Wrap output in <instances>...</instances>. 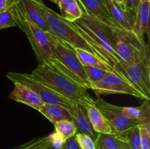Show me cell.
I'll list each match as a JSON object with an SVG mask.
<instances>
[{
  "label": "cell",
  "mask_w": 150,
  "mask_h": 149,
  "mask_svg": "<svg viewBox=\"0 0 150 149\" xmlns=\"http://www.w3.org/2000/svg\"><path fill=\"white\" fill-rule=\"evenodd\" d=\"M146 1H150V0H140V3L146 2Z\"/></svg>",
  "instance_id": "37"
},
{
  "label": "cell",
  "mask_w": 150,
  "mask_h": 149,
  "mask_svg": "<svg viewBox=\"0 0 150 149\" xmlns=\"http://www.w3.org/2000/svg\"><path fill=\"white\" fill-rule=\"evenodd\" d=\"M53 124L55 128L56 132L59 134L63 137L64 141L70 137H74L77 133V129L72 120H62Z\"/></svg>",
  "instance_id": "23"
},
{
  "label": "cell",
  "mask_w": 150,
  "mask_h": 149,
  "mask_svg": "<svg viewBox=\"0 0 150 149\" xmlns=\"http://www.w3.org/2000/svg\"><path fill=\"white\" fill-rule=\"evenodd\" d=\"M122 112L128 119L139 124H150L149 100H144L139 107H122Z\"/></svg>",
  "instance_id": "16"
},
{
  "label": "cell",
  "mask_w": 150,
  "mask_h": 149,
  "mask_svg": "<svg viewBox=\"0 0 150 149\" xmlns=\"http://www.w3.org/2000/svg\"><path fill=\"white\" fill-rule=\"evenodd\" d=\"M75 137L81 149H97L95 140L87 134L77 132Z\"/></svg>",
  "instance_id": "27"
},
{
  "label": "cell",
  "mask_w": 150,
  "mask_h": 149,
  "mask_svg": "<svg viewBox=\"0 0 150 149\" xmlns=\"http://www.w3.org/2000/svg\"><path fill=\"white\" fill-rule=\"evenodd\" d=\"M30 75L71 102L86 107L95 105V99L88 93L87 89L45 64H39Z\"/></svg>",
  "instance_id": "2"
},
{
  "label": "cell",
  "mask_w": 150,
  "mask_h": 149,
  "mask_svg": "<svg viewBox=\"0 0 150 149\" xmlns=\"http://www.w3.org/2000/svg\"><path fill=\"white\" fill-rule=\"evenodd\" d=\"M83 12L100 20H112L103 0H77ZM113 21V20H112Z\"/></svg>",
  "instance_id": "17"
},
{
  "label": "cell",
  "mask_w": 150,
  "mask_h": 149,
  "mask_svg": "<svg viewBox=\"0 0 150 149\" xmlns=\"http://www.w3.org/2000/svg\"><path fill=\"white\" fill-rule=\"evenodd\" d=\"M39 112L52 124L62 120H72L71 113L66 108L60 105L43 104Z\"/></svg>",
  "instance_id": "21"
},
{
  "label": "cell",
  "mask_w": 150,
  "mask_h": 149,
  "mask_svg": "<svg viewBox=\"0 0 150 149\" xmlns=\"http://www.w3.org/2000/svg\"><path fill=\"white\" fill-rule=\"evenodd\" d=\"M88 115L92 128L98 134H113V130L105 117L95 106L87 107Z\"/></svg>",
  "instance_id": "20"
},
{
  "label": "cell",
  "mask_w": 150,
  "mask_h": 149,
  "mask_svg": "<svg viewBox=\"0 0 150 149\" xmlns=\"http://www.w3.org/2000/svg\"><path fill=\"white\" fill-rule=\"evenodd\" d=\"M50 1H52V2L54 3V4H57V5H58V4H59L60 1H62V0H50Z\"/></svg>",
  "instance_id": "36"
},
{
  "label": "cell",
  "mask_w": 150,
  "mask_h": 149,
  "mask_svg": "<svg viewBox=\"0 0 150 149\" xmlns=\"http://www.w3.org/2000/svg\"><path fill=\"white\" fill-rule=\"evenodd\" d=\"M51 145L48 136L47 137H41L40 140L38 141L36 144L32 145V147L29 148L28 149H47L49 146Z\"/></svg>",
  "instance_id": "30"
},
{
  "label": "cell",
  "mask_w": 150,
  "mask_h": 149,
  "mask_svg": "<svg viewBox=\"0 0 150 149\" xmlns=\"http://www.w3.org/2000/svg\"><path fill=\"white\" fill-rule=\"evenodd\" d=\"M96 147H97V149H105V148H104L100 147V146H98V145H96Z\"/></svg>",
  "instance_id": "38"
},
{
  "label": "cell",
  "mask_w": 150,
  "mask_h": 149,
  "mask_svg": "<svg viewBox=\"0 0 150 149\" xmlns=\"http://www.w3.org/2000/svg\"><path fill=\"white\" fill-rule=\"evenodd\" d=\"M32 1L46 20L49 27V33L70 45L73 49L79 48L84 50L108 62L105 58L73 28L71 22L67 21L60 15L45 6L42 0Z\"/></svg>",
  "instance_id": "3"
},
{
  "label": "cell",
  "mask_w": 150,
  "mask_h": 149,
  "mask_svg": "<svg viewBox=\"0 0 150 149\" xmlns=\"http://www.w3.org/2000/svg\"><path fill=\"white\" fill-rule=\"evenodd\" d=\"M149 7L150 1L140 3L137 13L135 15V20L132 31L142 41H144V34L148 36L149 34Z\"/></svg>",
  "instance_id": "15"
},
{
  "label": "cell",
  "mask_w": 150,
  "mask_h": 149,
  "mask_svg": "<svg viewBox=\"0 0 150 149\" xmlns=\"http://www.w3.org/2000/svg\"><path fill=\"white\" fill-rule=\"evenodd\" d=\"M74 51L76 54V56L78 57L79 60L80 61L81 64L85 67V66H89V67H95L98 68L102 69L107 72H113L114 68L113 65H111L109 63L103 61L98 58V56H95L94 54L84 51V50L79 49V48H74Z\"/></svg>",
  "instance_id": "19"
},
{
  "label": "cell",
  "mask_w": 150,
  "mask_h": 149,
  "mask_svg": "<svg viewBox=\"0 0 150 149\" xmlns=\"http://www.w3.org/2000/svg\"><path fill=\"white\" fill-rule=\"evenodd\" d=\"M139 4H140V0H125V8L130 12L134 13L135 15L137 13Z\"/></svg>",
  "instance_id": "32"
},
{
  "label": "cell",
  "mask_w": 150,
  "mask_h": 149,
  "mask_svg": "<svg viewBox=\"0 0 150 149\" xmlns=\"http://www.w3.org/2000/svg\"><path fill=\"white\" fill-rule=\"evenodd\" d=\"M91 89L98 96L123 93L144 100H148L136 88L114 72V70L113 72H108L100 80L92 84Z\"/></svg>",
  "instance_id": "9"
},
{
  "label": "cell",
  "mask_w": 150,
  "mask_h": 149,
  "mask_svg": "<svg viewBox=\"0 0 150 149\" xmlns=\"http://www.w3.org/2000/svg\"><path fill=\"white\" fill-rule=\"evenodd\" d=\"M49 37L55 60L47 66L67 76L83 87L91 89V83L85 72L84 67L76 56L73 48L51 33Z\"/></svg>",
  "instance_id": "4"
},
{
  "label": "cell",
  "mask_w": 150,
  "mask_h": 149,
  "mask_svg": "<svg viewBox=\"0 0 150 149\" xmlns=\"http://www.w3.org/2000/svg\"><path fill=\"white\" fill-rule=\"evenodd\" d=\"M95 106L105 117L114 134L125 138L126 133L135 126L138 125L136 121L128 119L123 115L122 112V107L113 105L101 98L95 99Z\"/></svg>",
  "instance_id": "10"
},
{
  "label": "cell",
  "mask_w": 150,
  "mask_h": 149,
  "mask_svg": "<svg viewBox=\"0 0 150 149\" xmlns=\"http://www.w3.org/2000/svg\"><path fill=\"white\" fill-rule=\"evenodd\" d=\"M111 30L114 51L121 62L130 64L139 62L149 56V45L132 30L117 26L112 20H103Z\"/></svg>",
  "instance_id": "5"
},
{
  "label": "cell",
  "mask_w": 150,
  "mask_h": 149,
  "mask_svg": "<svg viewBox=\"0 0 150 149\" xmlns=\"http://www.w3.org/2000/svg\"><path fill=\"white\" fill-rule=\"evenodd\" d=\"M114 72L136 88L148 100L150 99V66L149 56L134 63L120 62L113 65Z\"/></svg>",
  "instance_id": "7"
},
{
  "label": "cell",
  "mask_w": 150,
  "mask_h": 149,
  "mask_svg": "<svg viewBox=\"0 0 150 149\" xmlns=\"http://www.w3.org/2000/svg\"><path fill=\"white\" fill-rule=\"evenodd\" d=\"M14 7L26 20L49 33V27L46 20L32 0H21Z\"/></svg>",
  "instance_id": "12"
},
{
  "label": "cell",
  "mask_w": 150,
  "mask_h": 149,
  "mask_svg": "<svg viewBox=\"0 0 150 149\" xmlns=\"http://www.w3.org/2000/svg\"><path fill=\"white\" fill-rule=\"evenodd\" d=\"M95 145L105 149H130L126 138L117 134H98Z\"/></svg>",
  "instance_id": "18"
},
{
  "label": "cell",
  "mask_w": 150,
  "mask_h": 149,
  "mask_svg": "<svg viewBox=\"0 0 150 149\" xmlns=\"http://www.w3.org/2000/svg\"><path fill=\"white\" fill-rule=\"evenodd\" d=\"M10 8L14 15L17 26L25 33L40 64L46 65L51 64L55 60V57L51 48L49 33L26 20L14 6Z\"/></svg>",
  "instance_id": "6"
},
{
  "label": "cell",
  "mask_w": 150,
  "mask_h": 149,
  "mask_svg": "<svg viewBox=\"0 0 150 149\" xmlns=\"http://www.w3.org/2000/svg\"><path fill=\"white\" fill-rule=\"evenodd\" d=\"M142 149H150V124H139Z\"/></svg>",
  "instance_id": "28"
},
{
  "label": "cell",
  "mask_w": 150,
  "mask_h": 149,
  "mask_svg": "<svg viewBox=\"0 0 150 149\" xmlns=\"http://www.w3.org/2000/svg\"><path fill=\"white\" fill-rule=\"evenodd\" d=\"M41 139V137H38V138H35L32 139V140H29V141L26 142V143H23V144L17 146V147H15L12 149H28L29 148L32 147V145H34L35 144H36L38 141H40Z\"/></svg>",
  "instance_id": "33"
},
{
  "label": "cell",
  "mask_w": 150,
  "mask_h": 149,
  "mask_svg": "<svg viewBox=\"0 0 150 149\" xmlns=\"http://www.w3.org/2000/svg\"><path fill=\"white\" fill-rule=\"evenodd\" d=\"M125 138L128 142L130 149H142L139 126H135L131 129L129 130L126 133Z\"/></svg>",
  "instance_id": "24"
},
{
  "label": "cell",
  "mask_w": 150,
  "mask_h": 149,
  "mask_svg": "<svg viewBox=\"0 0 150 149\" xmlns=\"http://www.w3.org/2000/svg\"><path fill=\"white\" fill-rule=\"evenodd\" d=\"M7 8L8 7H7V0H0V13L4 12Z\"/></svg>",
  "instance_id": "34"
},
{
  "label": "cell",
  "mask_w": 150,
  "mask_h": 149,
  "mask_svg": "<svg viewBox=\"0 0 150 149\" xmlns=\"http://www.w3.org/2000/svg\"><path fill=\"white\" fill-rule=\"evenodd\" d=\"M20 1L21 0H7V7H8V8L10 7H13V6H14L15 4H18Z\"/></svg>",
  "instance_id": "35"
},
{
  "label": "cell",
  "mask_w": 150,
  "mask_h": 149,
  "mask_svg": "<svg viewBox=\"0 0 150 149\" xmlns=\"http://www.w3.org/2000/svg\"><path fill=\"white\" fill-rule=\"evenodd\" d=\"M71 115L72 121L77 129V132L87 134L94 140H96L98 134L92 128L88 115L87 107L79 103H74Z\"/></svg>",
  "instance_id": "13"
},
{
  "label": "cell",
  "mask_w": 150,
  "mask_h": 149,
  "mask_svg": "<svg viewBox=\"0 0 150 149\" xmlns=\"http://www.w3.org/2000/svg\"><path fill=\"white\" fill-rule=\"evenodd\" d=\"M113 22L127 30H132L135 20V14L120 5L114 0H103Z\"/></svg>",
  "instance_id": "11"
},
{
  "label": "cell",
  "mask_w": 150,
  "mask_h": 149,
  "mask_svg": "<svg viewBox=\"0 0 150 149\" xmlns=\"http://www.w3.org/2000/svg\"><path fill=\"white\" fill-rule=\"evenodd\" d=\"M83 67H84L86 76H87L88 79L91 83V86H92V84H94V83L100 80L108 72L105 70L98 68V67H89V66H85Z\"/></svg>",
  "instance_id": "25"
},
{
  "label": "cell",
  "mask_w": 150,
  "mask_h": 149,
  "mask_svg": "<svg viewBox=\"0 0 150 149\" xmlns=\"http://www.w3.org/2000/svg\"><path fill=\"white\" fill-rule=\"evenodd\" d=\"M71 23L73 28L111 65L121 61L114 51L111 30L104 20L83 11L81 17Z\"/></svg>",
  "instance_id": "1"
},
{
  "label": "cell",
  "mask_w": 150,
  "mask_h": 149,
  "mask_svg": "<svg viewBox=\"0 0 150 149\" xmlns=\"http://www.w3.org/2000/svg\"><path fill=\"white\" fill-rule=\"evenodd\" d=\"M58 6L61 12L60 15L68 22L73 23L83 14V10L77 0H62Z\"/></svg>",
  "instance_id": "22"
},
{
  "label": "cell",
  "mask_w": 150,
  "mask_h": 149,
  "mask_svg": "<svg viewBox=\"0 0 150 149\" xmlns=\"http://www.w3.org/2000/svg\"><path fill=\"white\" fill-rule=\"evenodd\" d=\"M48 138L51 142V145L54 149H59L63 145V143L65 142L63 137L59 134L56 132L55 131L48 135Z\"/></svg>",
  "instance_id": "29"
},
{
  "label": "cell",
  "mask_w": 150,
  "mask_h": 149,
  "mask_svg": "<svg viewBox=\"0 0 150 149\" xmlns=\"http://www.w3.org/2000/svg\"><path fill=\"white\" fill-rule=\"evenodd\" d=\"M47 149H54V148L52 147V145H51V146H49V147H48Z\"/></svg>",
  "instance_id": "39"
},
{
  "label": "cell",
  "mask_w": 150,
  "mask_h": 149,
  "mask_svg": "<svg viewBox=\"0 0 150 149\" xmlns=\"http://www.w3.org/2000/svg\"><path fill=\"white\" fill-rule=\"evenodd\" d=\"M14 26H17V23L15 20L11 9L9 7L0 13V30Z\"/></svg>",
  "instance_id": "26"
},
{
  "label": "cell",
  "mask_w": 150,
  "mask_h": 149,
  "mask_svg": "<svg viewBox=\"0 0 150 149\" xmlns=\"http://www.w3.org/2000/svg\"><path fill=\"white\" fill-rule=\"evenodd\" d=\"M59 149H81V148L78 144L76 137L74 136V137H72L65 140V142L63 143Z\"/></svg>",
  "instance_id": "31"
},
{
  "label": "cell",
  "mask_w": 150,
  "mask_h": 149,
  "mask_svg": "<svg viewBox=\"0 0 150 149\" xmlns=\"http://www.w3.org/2000/svg\"><path fill=\"white\" fill-rule=\"evenodd\" d=\"M6 76L13 83H20L32 89L35 93L38 94L44 104L60 105L66 108L72 114L75 102L66 99L64 96L51 90L43 83L34 79L30 74L10 72L7 73Z\"/></svg>",
  "instance_id": "8"
},
{
  "label": "cell",
  "mask_w": 150,
  "mask_h": 149,
  "mask_svg": "<svg viewBox=\"0 0 150 149\" xmlns=\"http://www.w3.org/2000/svg\"><path fill=\"white\" fill-rule=\"evenodd\" d=\"M14 86V89L10 93L9 98L39 111L44 103L38 94L32 89L20 83H15Z\"/></svg>",
  "instance_id": "14"
}]
</instances>
